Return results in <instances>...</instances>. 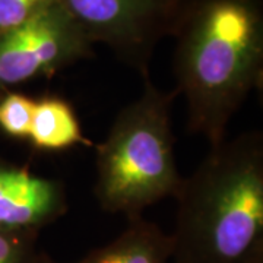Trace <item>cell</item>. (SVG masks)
Wrapping results in <instances>:
<instances>
[{
	"label": "cell",
	"instance_id": "cell-1",
	"mask_svg": "<svg viewBox=\"0 0 263 263\" xmlns=\"http://www.w3.org/2000/svg\"><path fill=\"white\" fill-rule=\"evenodd\" d=\"M174 75L187 104V130L215 146L263 84L260 0H192L177 32Z\"/></svg>",
	"mask_w": 263,
	"mask_h": 263
},
{
	"label": "cell",
	"instance_id": "cell-2",
	"mask_svg": "<svg viewBox=\"0 0 263 263\" xmlns=\"http://www.w3.org/2000/svg\"><path fill=\"white\" fill-rule=\"evenodd\" d=\"M174 263H243L263 245V135L252 130L211 146L181 180Z\"/></svg>",
	"mask_w": 263,
	"mask_h": 263
},
{
	"label": "cell",
	"instance_id": "cell-3",
	"mask_svg": "<svg viewBox=\"0 0 263 263\" xmlns=\"http://www.w3.org/2000/svg\"><path fill=\"white\" fill-rule=\"evenodd\" d=\"M177 95L145 78L142 94L117 114L103 143L95 145L94 193L105 212L138 218L179 192L183 177L171 132V105Z\"/></svg>",
	"mask_w": 263,
	"mask_h": 263
},
{
	"label": "cell",
	"instance_id": "cell-4",
	"mask_svg": "<svg viewBox=\"0 0 263 263\" xmlns=\"http://www.w3.org/2000/svg\"><path fill=\"white\" fill-rule=\"evenodd\" d=\"M92 44L103 43L142 78L164 37H176L192 0H59Z\"/></svg>",
	"mask_w": 263,
	"mask_h": 263
},
{
	"label": "cell",
	"instance_id": "cell-5",
	"mask_svg": "<svg viewBox=\"0 0 263 263\" xmlns=\"http://www.w3.org/2000/svg\"><path fill=\"white\" fill-rule=\"evenodd\" d=\"M92 46L57 0L25 24L0 32V94L92 57Z\"/></svg>",
	"mask_w": 263,
	"mask_h": 263
},
{
	"label": "cell",
	"instance_id": "cell-6",
	"mask_svg": "<svg viewBox=\"0 0 263 263\" xmlns=\"http://www.w3.org/2000/svg\"><path fill=\"white\" fill-rule=\"evenodd\" d=\"M67 211L63 184L0 160V231L37 235Z\"/></svg>",
	"mask_w": 263,
	"mask_h": 263
},
{
	"label": "cell",
	"instance_id": "cell-7",
	"mask_svg": "<svg viewBox=\"0 0 263 263\" xmlns=\"http://www.w3.org/2000/svg\"><path fill=\"white\" fill-rule=\"evenodd\" d=\"M129 221V227L116 240L76 263H168L173 252L171 237L142 216Z\"/></svg>",
	"mask_w": 263,
	"mask_h": 263
},
{
	"label": "cell",
	"instance_id": "cell-8",
	"mask_svg": "<svg viewBox=\"0 0 263 263\" xmlns=\"http://www.w3.org/2000/svg\"><path fill=\"white\" fill-rule=\"evenodd\" d=\"M28 142L43 152H60L76 145L95 146L82 133L72 104L60 97L35 100Z\"/></svg>",
	"mask_w": 263,
	"mask_h": 263
},
{
	"label": "cell",
	"instance_id": "cell-9",
	"mask_svg": "<svg viewBox=\"0 0 263 263\" xmlns=\"http://www.w3.org/2000/svg\"><path fill=\"white\" fill-rule=\"evenodd\" d=\"M35 100L21 92L0 95V130L16 141H28Z\"/></svg>",
	"mask_w": 263,
	"mask_h": 263
},
{
	"label": "cell",
	"instance_id": "cell-10",
	"mask_svg": "<svg viewBox=\"0 0 263 263\" xmlns=\"http://www.w3.org/2000/svg\"><path fill=\"white\" fill-rule=\"evenodd\" d=\"M56 2L57 0H0V32L25 24Z\"/></svg>",
	"mask_w": 263,
	"mask_h": 263
},
{
	"label": "cell",
	"instance_id": "cell-11",
	"mask_svg": "<svg viewBox=\"0 0 263 263\" xmlns=\"http://www.w3.org/2000/svg\"><path fill=\"white\" fill-rule=\"evenodd\" d=\"M37 235L0 231V263H38Z\"/></svg>",
	"mask_w": 263,
	"mask_h": 263
},
{
	"label": "cell",
	"instance_id": "cell-12",
	"mask_svg": "<svg viewBox=\"0 0 263 263\" xmlns=\"http://www.w3.org/2000/svg\"><path fill=\"white\" fill-rule=\"evenodd\" d=\"M243 263H263V245L257 246Z\"/></svg>",
	"mask_w": 263,
	"mask_h": 263
},
{
	"label": "cell",
	"instance_id": "cell-13",
	"mask_svg": "<svg viewBox=\"0 0 263 263\" xmlns=\"http://www.w3.org/2000/svg\"><path fill=\"white\" fill-rule=\"evenodd\" d=\"M38 263H56V262H53V260H51L46 253H41V252H40V259H38Z\"/></svg>",
	"mask_w": 263,
	"mask_h": 263
}]
</instances>
